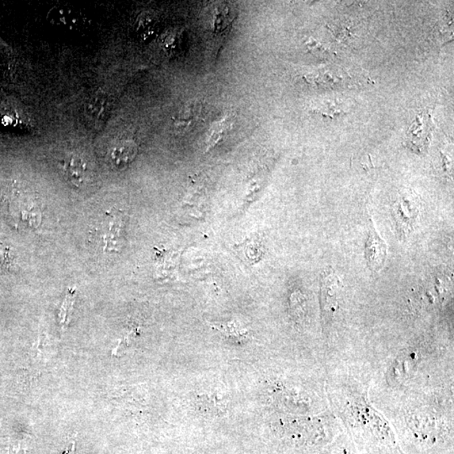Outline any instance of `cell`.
<instances>
[{
	"mask_svg": "<svg viewBox=\"0 0 454 454\" xmlns=\"http://www.w3.org/2000/svg\"><path fill=\"white\" fill-rule=\"evenodd\" d=\"M47 21L52 28L70 35L83 34L91 25L90 19L82 10L64 3L51 8Z\"/></svg>",
	"mask_w": 454,
	"mask_h": 454,
	"instance_id": "1",
	"label": "cell"
},
{
	"mask_svg": "<svg viewBox=\"0 0 454 454\" xmlns=\"http://www.w3.org/2000/svg\"><path fill=\"white\" fill-rule=\"evenodd\" d=\"M342 289L340 280L330 270L325 273L322 280V310L326 318L331 316L337 310L338 305V296Z\"/></svg>",
	"mask_w": 454,
	"mask_h": 454,
	"instance_id": "2",
	"label": "cell"
},
{
	"mask_svg": "<svg viewBox=\"0 0 454 454\" xmlns=\"http://www.w3.org/2000/svg\"><path fill=\"white\" fill-rule=\"evenodd\" d=\"M109 97L102 91H99L91 96L85 106V116L87 121L95 128L105 123L109 112Z\"/></svg>",
	"mask_w": 454,
	"mask_h": 454,
	"instance_id": "3",
	"label": "cell"
},
{
	"mask_svg": "<svg viewBox=\"0 0 454 454\" xmlns=\"http://www.w3.org/2000/svg\"><path fill=\"white\" fill-rule=\"evenodd\" d=\"M365 257L369 266L373 270H380L384 265L386 258V246L378 236L373 226L369 227V234L366 243Z\"/></svg>",
	"mask_w": 454,
	"mask_h": 454,
	"instance_id": "4",
	"label": "cell"
},
{
	"mask_svg": "<svg viewBox=\"0 0 454 454\" xmlns=\"http://www.w3.org/2000/svg\"><path fill=\"white\" fill-rule=\"evenodd\" d=\"M65 176L72 185L82 187L89 179V169L85 160L79 155L72 154L63 162Z\"/></svg>",
	"mask_w": 454,
	"mask_h": 454,
	"instance_id": "5",
	"label": "cell"
},
{
	"mask_svg": "<svg viewBox=\"0 0 454 454\" xmlns=\"http://www.w3.org/2000/svg\"><path fill=\"white\" fill-rule=\"evenodd\" d=\"M136 154V144L132 141H124L114 147L112 152V160L114 165H127L133 161Z\"/></svg>",
	"mask_w": 454,
	"mask_h": 454,
	"instance_id": "6",
	"label": "cell"
},
{
	"mask_svg": "<svg viewBox=\"0 0 454 454\" xmlns=\"http://www.w3.org/2000/svg\"><path fill=\"white\" fill-rule=\"evenodd\" d=\"M212 327L220 331L221 333L226 335L227 338L234 339L238 342L244 340V339H249V330L238 322H231L227 324H220V325L213 324Z\"/></svg>",
	"mask_w": 454,
	"mask_h": 454,
	"instance_id": "7",
	"label": "cell"
},
{
	"mask_svg": "<svg viewBox=\"0 0 454 454\" xmlns=\"http://www.w3.org/2000/svg\"><path fill=\"white\" fill-rule=\"evenodd\" d=\"M197 402L200 410L204 413L219 415L226 409V404L223 403V400H219L213 395H200Z\"/></svg>",
	"mask_w": 454,
	"mask_h": 454,
	"instance_id": "8",
	"label": "cell"
},
{
	"mask_svg": "<svg viewBox=\"0 0 454 454\" xmlns=\"http://www.w3.org/2000/svg\"><path fill=\"white\" fill-rule=\"evenodd\" d=\"M410 201L406 200V198H404V199L399 202L398 208L396 209V211H398V217L400 223L410 227L413 223L415 217H417V209L415 206H411V208L408 207Z\"/></svg>",
	"mask_w": 454,
	"mask_h": 454,
	"instance_id": "9",
	"label": "cell"
},
{
	"mask_svg": "<svg viewBox=\"0 0 454 454\" xmlns=\"http://www.w3.org/2000/svg\"><path fill=\"white\" fill-rule=\"evenodd\" d=\"M247 258L249 259H257L259 257V245L253 242L247 244L245 249Z\"/></svg>",
	"mask_w": 454,
	"mask_h": 454,
	"instance_id": "10",
	"label": "cell"
},
{
	"mask_svg": "<svg viewBox=\"0 0 454 454\" xmlns=\"http://www.w3.org/2000/svg\"><path fill=\"white\" fill-rule=\"evenodd\" d=\"M64 454H77L75 451L74 442H72V444L70 445V447H68L66 450H65Z\"/></svg>",
	"mask_w": 454,
	"mask_h": 454,
	"instance_id": "11",
	"label": "cell"
}]
</instances>
